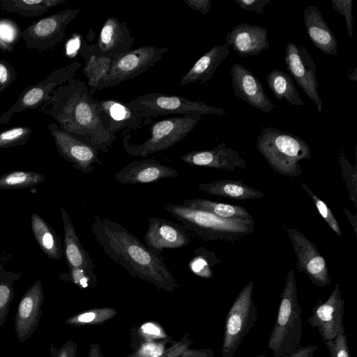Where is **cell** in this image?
<instances>
[{
    "mask_svg": "<svg viewBox=\"0 0 357 357\" xmlns=\"http://www.w3.org/2000/svg\"><path fill=\"white\" fill-rule=\"evenodd\" d=\"M148 223L145 245L156 256L164 249L183 248L191 241L190 234L183 226L157 217L149 218Z\"/></svg>",
    "mask_w": 357,
    "mask_h": 357,
    "instance_id": "e0dca14e",
    "label": "cell"
},
{
    "mask_svg": "<svg viewBox=\"0 0 357 357\" xmlns=\"http://www.w3.org/2000/svg\"><path fill=\"white\" fill-rule=\"evenodd\" d=\"M175 169L151 158L135 160L117 172L114 178L123 184L155 183L167 178H176Z\"/></svg>",
    "mask_w": 357,
    "mask_h": 357,
    "instance_id": "7402d4cb",
    "label": "cell"
},
{
    "mask_svg": "<svg viewBox=\"0 0 357 357\" xmlns=\"http://www.w3.org/2000/svg\"><path fill=\"white\" fill-rule=\"evenodd\" d=\"M253 287L252 281L243 287L227 314L222 357H233L257 320V308L252 299Z\"/></svg>",
    "mask_w": 357,
    "mask_h": 357,
    "instance_id": "ba28073f",
    "label": "cell"
},
{
    "mask_svg": "<svg viewBox=\"0 0 357 357\" xmlns=\"http://www.w3.org/2000/svg\"><path fill=\"white\" fill-rule=\"evenodd\" d=\"M60 209L64 231V255L69 269L79 268L96 275L93 259L84 249L68 214L63 207Z\"/></svg>",
    "mask_w": 357,
    "mask_h": 357,
    "instance_id": "cb8c5ba5",
    "label": "cell"
},
{
    "mask_svg": "<svg viewBox=\"0 0 357 357\" xmlns=\"http://www.w3.org/2000/svg\"><path fill=\"white\" fill-rule=\"evenodd\" d=\"M116 313V310L112 307L94 308L70 317L65 322L75 326L102 324L114 317Z\"/></svg>",
    "mask_w": 357,
    "mask_h": 357,
    "instance_id": "e575fe53",
    "label": "cell"
},
{
    "mask_svg": "<svg viewBox=\"0 0 357 357\" xmlns=\"http://www.w3.org/2000/svg\"><path fill=\"white\" fill-rule=\"evenodd\" d=\"M268 86L278 100L284 99L294 106H303L293 79L287 73L279 69L272 70L266 76Z\"/></svg>",
    "mask_w": 357,
    "mask_h": 357,
    "instance_id": "f546056e",
    "label": "cell"
},
{
    "mask_svg": "<svg viewBox=\"0 0 357 357\" xmlns=\"http://www.w3.org/2000/svg\"><path fill=\"white\" fill-rule=\"evenodd\" d=\"M80 68L79 61H73L54 70L45 79L24 89L15 103L0 116V125L8 123L14 114L40 109L49 100L52 91L73 77Z\"/></svg>",
    "mask_w": 357,
    "mask_h": 357,
    "instance_id": "9c48e42d",
    "label": "cell"
},
{
    "mask_svg": "<svg viewBox=\"0 0 357 357\" xmlns=\"http://www.w3.org/2000/svg\"><path fill=\"white\" fill-rule=\"evenodd\" d=\"M135 41L126 22L109 17L100 29L98 43L90 47L96 54L114 59L131 50Z\"/></svg>",
    "mask_w": 357,
    "mask_h": 357,
    "instance_id": "ffe728a7",
    "label": "cell"
},
{
    "mask_svg": "<svg viewBox=\"0 0 357 357\" xmlns=\"http://www.w3.org/2000/svg\"><path fill=\"white\" fill-rule=\"evenodd\" d=\"M331 3L333 8L344 17L349 36L353 37V0H332Z\"/></svg>",
    "mask_w": 357,
    "mask_h": 357,
    "instance_id": "60d3db41",
    "label": "cell"
},
{
    "mask_svg": "<svg viewBox=\"0 0 357 357\" xmlns=\"http://www.w3.org/2000/svg\"><path fill=\"white\" fill-rule=\"evenodd\" d=\"M77 347L76 343L68 340L59 349L52 343L50 346V354L51 357H76Z\"/></svg>",
    "mask_w": 357,
    "mask_h": 357,
    "instance_id": "f6af8a7d",
    "label": "cell"
},
{
    "mask_svg": "<svg viewBox=\"0 0 357 357\" xmlns=\"http://www.w3.org/2000/svg\"><path fill=\"white\" fill-rule=\"evenodd\" d=\"M88 357H103L100 353V347L98 345H91V349Z\"/></svg>",
    "mask_w": 357,
    "mask_h": 357,
    "instance_id": "db71d44e",
    "label": "cell"
},
{
    "mask_svg": "<svg viewBox=\"0 0 357 357\" xmlns=\"http://www.w3.org/2000/svg\"><path fill=\"white\" fill-rule=\"evenodd\" d=\"M19 27L15 22L8 20L0 21V36L6 42L11 44L12 42L17 40Z\"/></svg>",
    "mask_w": 357,
    "mask_h": 357,
    "instance_id": "ee69618b",
    "label": "cell"
},
{
    "mask_svg": "<svg viewBox=\"0 0 357 357\" xmlns=\"http://www.w3.org/2000/svg\"><path fill=\"white\" fill-rule=\"evenodd\" d=\"M341 174L349 190V199L357 206V169L356 165L352 166L345 157L342 149L339 154Z\"/></svg>",
    "mask_w": 357,
    "mask_h": 357,
    "instance_id": "8d00e7d4",
    "label": "cell"
},
{
    "mask_svg": "<svg viewBox=\"0 0 357 357\" xmlns=\"http://www.w3.org/2000/svg\"><path fill=\"white\" fill-rule=\"evenodd\" d=\"M256 146L275 172L290 177L300 176V162L312 157L309 145L301 137L271 126L258 135Z\"/></svg>",
    "mask_w": 357,
    "mask_h": 357,
    "instance_id": "5b68a950",
    "label": "cell"
},
{
    "mask_svg": "<svg viewBox=\"0 0 357 357\" xmlns=\"http://www.w3.org/2000/svg\"><path fill=\"white\" fill-rule=\"evenodd\" d=\"M183 206L214 214L223 218H253L243 207L203 198L186 199Z\"/></svg>",
    "mask_w": 357,
    "mask_h": 357,
    "instance_id": "4dcf8cb0",
    "label": "cell"
},
{
    "mask_svg": "<svg viewBox=\"0 0 357 357\" xmlns=\"http://www.w3.org/2000/svg\"><path fill=\"white\" fill-rule=\"evenodd\" d=\"M190 268L192 271L200 277L209 278L212 275V273L208 268L205 257H203L202 255H197L192 260Z\"/></svg>",
    "mask_w": 357,
    "mask_h": 357,
    "instance_id": "7dc6e473",
    "label": "cell"
},
{
    "mask_svg": "<svg viewBox=\"0 0 357 357\" xmlns=\"http://www.w3.org/2000/svg\"><path fill=\"white\" fill-rule=\"evenodd\" d=\"M190 343L189 340L179 341L158 357H179L188 349Z\"/></svg>",
    "mask_w": 357,
    "mask_h": 357,
    "instance_id": "c3c4849f",
    "label": "cell"
},
{
    "mask_svg": "<svg viewBox=\"0 0 357 357\" xmlns=\"http://www.w3.org/2000/svg\"><path fill=\"white\" fill-rule=\"evenodd\" d=\"M39 109L54 119L61 130L98 153H107L116 139L102 126L98 100L90 93L87 84L73 77L56 87Z\"/></svg>",
    "mask_w": 357,
    "mask_h": 357,
    "instance_id": "6da1fadb",
    "label": "cell"
},
{
    "mask_svg": "<svg viewBox=\"0 0 357 357\" xmlns=\"http://www.w3.org/2000/svg\"><path fill=\"white\" fill-rule=\"evenodd\" d=\"M59 155L83 173L92 172L95 164L102 165L98 152L93 147L61 130L56 123L47 126Z\"/></svg>",
    "mask_w": 357,
    "mask_h": 357,
    "instance_id": "5bb4252c",
    "label": "cell"
},
{
    "mask_svg": "<svg viewBox=\"0 0 357 357\" xmlns=\"http://www.w3.org/2000/svg\"><path fill=\"white\" fill-rule=\"evenodd\" d=\"M231 85L234 95L250 106L264 113H270L275 105L268 98L259 79L240 63L231 68Z\"/></svg>",
    "mask_w": 357,
    "mask_h": 357,
    "instance_id": "d6986e66",
    "label": "cell"
},
{
    "mask_svg": "<svg viewBox=\"0 0 357 357\" xmlns=\"http://www.w3.org/2000/svg\"><path fill=\"white\" fill-rule=\"evenodd\" d=\"M0 50L4 52H9L13 50V47L11 44L3 40L0 36Z\"/></svg>",
    "mask_w": 357,
    "mask_h": 357,
    "instance_id": "11a10c76",
    "label": "cell"
},
{
    "mask_svg": "<svg viewBox=\"0 0 357 357\" xmlns=\"http://www.w3.org/2000/svg\"><path fill=\"white\" fill-rule=\"evenodd\" d=\"M165 209L183 226L204 241H238L255 229L253 218H223L182 204H166Z\"/></svg>",
    "mask_w": 357,
    "mask_h": 357,
    "instance_id": "3957f363",
    "label": "cell"
},
{
    "mask_svg": "<svg viewBox=\"0 0 357 357\" xmlns=\"http://www.w3.org/2000/svg\"><path fill=\"white\" fill-rule=\"evenodd\" d=\"M343 212L345 213L346 216L349 219L355 236H357V218L356 215H353L348 209L343 208Z\"/></svg>",
    "mask_w": 357,
    "mask_h": 357,
    "instance_id": "816d5d0a",
    "label": "cell"
},
{
    "mask_svg": "<svg viewBox=\"0 0 357 357\" xmlns=\"http://www.w3.org/2000/svg\"><path fill=\"white\" fill-rule=\"evenodd\" d=\"M344 303L338 282L326 301L317 302L307 321L317 329L323 341L333 340L345 333L343 325Z\"/></svg>",
    "mask_w": 357,
    "mask_h": 357,
    "instance_id": "9a60e30c",
    "label": "cell"
},
{
    "mask_svg": "<svg viewBox=\"0 0 357 357\" xmlns=\"http://www.w3.org/2000/svg\"><path fill=\"white\" fill-rule=\"evenodd\" d=\"M45 175L33 171H13L0 176V190L32 188L45 180Z\"/></svg>",
    "mask_w": 357,
    "mask_h": 357,
    "instance_id": "d6a6232c",
    "label": "cell"
},
{
    "mask_svg": "<svg viewBox=\"0 0 357 357\" xmlns=\"http://www.w3.org/2000/svg\"><path fill=\"white\" fill-rule=\"evenodd\" d=\"M356 67L354 68V69L351 70L350 68L348 73V78L350 81H357V72H356Z\"/></svg>",
    "mask_w": 357,
    "mask_h": 357,
    "instance_id": "9f6ffc18",
    "label": "cell"
},
{
    "mask_svg": "<svg viewBox=\"0 0 357 357\" xmlns=\"http://www.w3.org/2000/svg\"><path fill=\"white\" fill-rule=\"evenodd\" d=\"M282 227L288 233L293 245L298 271L304 272L317 286L323 287L330 284L331 278L326 260L314 244L298 230L285 225Z\"/></svg>",
    "mask_w": 357,
    "mask_h": 357,
    "instance_id": "4fadbf2b",
    "label": "cell"
},
{
    "mask_svg": "<svg viewBox=\"0 0 357 357\" xmlns=\"http://www.w3.org/2000/svg\"><path fill=\"white\" fill-rule=\"evenodd\" d=\"M183 3L190 9L206 15L211 8V0H183Z\"/></svg>",
    "mask_w": 357,
    "mask_h": 357,
    "instance_id": "681fc988",
    "label": "cell"
},
{
    "mask_svg": "<svg viewBox=\"0 0 357 357\" xmlns=\"http://www.w3.org/2000/svg\"><path fill=\"white\" fill-rule=\"evenodd\" d=\"M32 133L26 126H16L0 132V149L24 145Z\"/></svg>",
    "mask_w": 357,
    "mask_h": 357,
    "instance_id": "d590c367",
    "label": "cell"
},
{
    "mask_svg": "<svg viewBox=\"0 0 357 357\" xmlns=\"http://www.w3.org/2000/svg\"><path fill=\"white\" fill-rule=\"evenodd\" d=\"M234 1L243 10L259 14L264 13V8L271 3V0H235Z\"/></svg>",
    "mask_w": 357,
    "mask_h": 357,
    "instance_id": "bcb514c9",
    "label": "cell"
},
{
    "mask_svg": "<svg viewBox=\"0 0 357 357\" xmlns=\"http://www.w3.org/2000/svg\"><path fill=\"white\" fill-rule=\"evenodd\" d=\"M201 119L199 115H182L162 119L150 128V137L138 144H130V134L126 133L123 138V146L131 156L146 158L167 149L187 137Z\"/></svg>",
    "mask_w": 357,
    "mask_h": 357,
    "instance_id": "8992f818",
    "label": "cell"
},
{
    "mask_svg": "<svg viewBox=\"0 0 357 357\" xmlns=\"http://www.w3.org/2000/svg\"><path fill=\"white\" fill-rule=\"evenodd\" d=\"M284 63L289 75L321 112L322 102L318 93L319 87L316 75L317 65L307 50L302 45L288 43L285 49Z\"/></svg>",
    "mask_w": 357,
    "mask_h": 357,
    "instance_id": "7c38bea8",
    "label": "cell"
},
{
    "mask_svg": "<svg viewBox=\"0 0 357 357\" xmlns=\"http://www.w3.org/2000/svg\"><path fill=\"white\" fill-rule=\"evenodd\" d=\"M225 43L232 47L240 57L257 55L270 46L266 28L244 22L227 33Z\"/></svg>",
    "mask_w": 357,
    "mask_h": 357,
    "instance_id": "603a6c76",
    "label": "cell"
},
{
    "mask_svg": "<svg viewBox=\"0 0 357 357\" xmlns=\"http://www.w3.org/2000/svg\"><path fill=\"white\" fill-rule=\"evenodd\" d=\"M317 349L318 346L316 344L304 347L300 346L297 349L285 357H313Z\"/></svg>",
    "mask_w": 357,
    "mask_h": 357,
    "instance_id": "f907efd6",
    "label": "cell"
},
{
    "mask_svg": "<svg viewBox=\"0 0 357 357\" xmlns=\"http://www.w3.org/2000/svg\"><path fill=\"white\" fill-rule=\"evenodd\" d=\"M301 187L306 191V192L312 198L314 206L317 208V211L320 213L321 217L331 227V229L339 236H342V231L339 227L338 222H337L332 211L327 206V204L322 201L319 197H317L308 187L306 183H301Z\"/></svg>",
    "mask_w": 357,
    "mask_h": 357,
    "instance_id": "74e56055",
    "label": "cell"
},
{
    "mask_svg": "<svg viewBox=\"0 0 357 357\" xmlns=\"http://www.w3.org/2000/svg\"><path fill=\"white\" fill-rule=\"evenodd\" d=\"M126 103L132 109L149 119L170 114L202 116L208 114L227 113L222 108L207 105L202 101L192 100L181 96L162 93L141 95Z\"/></svg>",
    "mask_w": 357,
    "mask_h": 357,
    "instance_id": "52a82bcc",
    "label": "cell"
},
{
    "mask_svg": "<svg viewBox=\"0 0 357 357\" xmlns=\"http://www.w3.org/2000/svg\"><path fill=\"white\" fill-rule=\"evenodd\" d=\"M257 357H269V356H265V355H261V356H259Z\"/></svg>",
    "mask_w": 357,
    "mask_h": 357,
    "instance_id": "6f0895ef",
    "label": "cell"
},
{
    "mask_svg": "<svg viewBox=\"0 0 357 357\" xmlns=\"http://www.w3.org/2000/svg\"><path fill=\"white\" fill-rule=\"evenodd\" d=\"M165 347L162 343L149 342L144 344L132 357H158L163 354Z\"/></svg>",
    "mask_w": 357,
    "mask_h": 357,
    "instance_id": "7bdbcfd3",
    "label": "cell"
},
{
    "mask_svg": "<svg viewBox=\"0 0 357 357\" xmlns=\"http://www.w3.org/2000/svg\"><path fill=\"white\" fill-rule=\"evenodd\" d=\"M303 21L313 45L328 55H336L337 41L318 7L310 5L303 11Z\"/></svg>",
    "mask_w": 357,
    "mask_h": 357,
    "instance_id": "d4e9b609",
    "label": "cell"
},
{
    "mask_svg": "<svg viewBox=\"0 0 357 357\" xmlns=\"http://www.w3.org/2000/svg\"><path fill=\"white\" fill-rule=\"evenodd\" d=\"M143 331L146 334H151L155 335H160V329L156 327L155 325L151 324H146L143 326L142 327Z\"/></svg>",
    "mask_w": 357,
    "mask_h": 357,
    "instance_id": "f5cc1de1",
    "label": "cell"
},
{
    "mask_svg": "<svg viewBox=\"0 0 357 357\" xmlns=\"http://www.w3.org/2000/svg\"><path fill=\"white\" fill-rule=\"evenodd\" d=\"M91 230L106 255L132 277L167 291L178 287L164 261L116 221L95 215Z\"/></svg>",
    "mask_w": 357,
    "mask_h": 357,
    "instance_id": "7a4b0ae2",
    "label": "cell"
},
{
    "mask_svg": "<svg viewBox=\"0 0 357 357\" xmlns=\"http://www.w3.org/2000/svg\"><path fill=\"white\" fill-rule=\"evenodd\" d=\"M100 119L103 128L110 134L123 130H135L151 121L132 109L126 103L115 99L98 100Z\"/></svg>",
    "mask_w": 357,
    "mask_h": 357,
    "instance_id": "ac0fdd59",
    "label": "cell"
},
{
    "mask_svg": "<svg viewBox=\"0 0 357 357\" xmlns=\"http://www.w3.org/2000/svg\"><path fill=\"white\" fill-rule=\"evenodd\" d=\"M303 331L301 307L298 303L295 273L289 271L281 294L275 324L268 347L273 357H285L300 347Z\"/></svg>",
    "mask_w": 357,
    "mask_h": 357,
    "instance_id": "277c9868",
    "label": "cell"
},
{
    "mask_svg": "<svg viewBox=\"0 0 357 357\" xmlns=\"http://www.w3.org/2000/svg\"><path fill=\"white\" fill-rule=\"evenodd\" d=\"M32 232L43 252L52 259L59 260L64 255L63 245L55 231L37 213L31 215Z\"/></svg>",
    "mask_w": 357,
    "mask_h": 357,
    "instance_id": "f1b7e54d",
    "label": "cell"
},
{
    "mask_svg": "<svg viewBox=\"0 0 357 357\" xmlns=\"http://www.w3.org/2000/svg\"><path fill=\"white\" fill-rule=\"evenodd\" d=\"M17 73L11 63L0 59V93L8 88L17 79Z\"/></svg>",
    "mask_w": 357,
    "mask_h": 357,
    "instance_id": "b9f144b4",
    "label": "cell"
},
{
    "mask_svg": "<svg viewBox=\"0 0 357 357\" xmlns=\"http://www.w3.org/2000/svg\"><path fill=\"white\" fill-rule=\"evenodd\" d=\"M79 13V9L68 8L41 18L29 24L20 36L29 49L51 50L63 40L67 26Z\"/></svg>",
    "mask_w": 357,
    "mask_h": 357,
    "instance_id": "30bf717a",
    "label": "cell"
},
{
    "mask_svg": "<svg viewBox=\"0 0 357 357\" xmlns=\"http://www.w3.org/2000/svg\"><path fill=\"white\" fill-rule=\"evenodd\" d=\"M59 278L64 281H70L79 287L85 288L89 284H96L97 278L96 275L90 274L79 268H70L68 273H63Z\"/></svg>",
    "mask_w": 357,
    "mask_h": 357,
    "instance_id": "f35d334b",
    "label": "cell"
},
{
    "mask_svg": "<svg viewBox=\"0 0 357 357\" xmlns=\"http://www.w3.org/2000/svg\"><path fill=\"white\" fill-rule=\"evenodd\" d=\"M229 53V46L227 43L214 45L182 76L180 85L183 86L197 82L206 84L211 79L216 69Z\"/></svg>",
    "mask_w": 357,
    "mask_h": 357,
    "instance_id": "484cf974",
    "label": "cell"
},
{
    "mask_svg": "<svg viewBox=\"0 0 357 357\" xmlns=\"http://www.w3.org/2000/svg\"><path fill=\"white\" fill-rule=\"evenodd\" d=\"M44 299L43 287L40 279L21 297L14 320L15 335L20 342H25L30 339L37 329L43 312Z\"/></svg>",
    "mask_w": 357,
    "mask_h": 357,
    "instance_id": "2e32d148",
    "label": "cell"
},
{
    "mask_svg": "<svg viewBox=\"0 0 357 357\" xmlns=\"http://www.w3.org/2000/svg\"><path fill=\"white\" fill-rule=\"evenodd\" d=\"M21 275L4 268L0 261V328L5 324L14 298L13 284Z\"/></svg>",
    "mask_w": 357,
    "mask_h": 357,
    "instance_id": "836d02e7",
    "label": "cell"
},
{
    "mask_svg": "<svg viewBox=\"0 0 357 357\" xmlns=\"http://www.w3.org/2000/svg\"><path fill=\"white\" fill-rule=\"evenodd\" d=\"M198 188L207 194L233 199H255L264 197L263 192L246 185L242 181L222 179L199 183Z\"/></svg>",
    "mask_w": 357,
    "mask_h": 357,
    "instance_id": "83f0119b",
    "label": "cell"
},
{
    "mask_svg": "<svg viewBox=\"0 0 357 357\" xmlns=\"http://www.w3.org/2000/svg\"><path fill=\"white\" fill-rule=\"evenodd\" d=\"M67 0H0V8L26 17H38Z\"/></svg>",
    "mask_w": 357,
    "mask_h": 357,
    "instance_id": "1f68e13d",
    "label": "cell"
},
{
    "mask_svg": "<svg viewBox=\"0 0 357 357\" xmlns=\"http://www.w3.org/2000/svg\"><path fill=\"white\" fill-rule=\"evenodd\" d=\"M168 48L143 45L115 57L102 89L115 86L145 73L161 60Z\"/></svg>",
    "mask_w": 357,
    "mask_h": 357,
    "instance_id": "8fae6325",
    "label": "cell"
},
{
    "mask_svg": "<svg viewBox=\"0 0 357 357\" xmlns=\"http://www.w3.org/2000/svg\"><path fill=\"white\" fill-rule=\"evenodd\" d=\"M323 342L328 350L330 357H351L345 333L337 335L333 340Z\"/></svg>",
    "mask_w": 357,
    "mask_h": 357,
    "instance_id": "ab89813d",
    "label": "cell"
},
{
    "mask_svg": "<svg viewBox=\"0 0 357 357\" xmlns=\"http://www.w3.org/2000/svg\"><path fill=\"white\" fill-rule=\"evenodd\" d=\"M79 52L84 60L83 74L87 78V86L93 96L102 89L114 59L95 53L84 39L82 40Z\"/></svg>",
    "mask_w": 357,
    "mask_h": 357,
    "instance_id": "4316f807",
    "label": "cell"
},
{
    "mask_svg": "<svg viewBox=\"0 0 357 357\" xmlns=\"http://www.w3.org/2000/svg\"><path fill=\"white\" fill-rule=\"evenodd\" d=\"M181 160L190 166L234 171L236 168L245 169L246 162L240 153L225 143H220L210 150L192 151L181 157Z\"/></svg>",
    "mask_w": 357,
    "mask_h": 357,
    "instance_id": "44dd1931",
    "label": "cell"
}]
</instances>
